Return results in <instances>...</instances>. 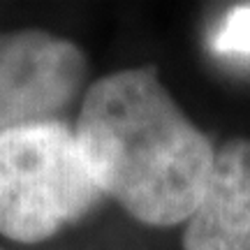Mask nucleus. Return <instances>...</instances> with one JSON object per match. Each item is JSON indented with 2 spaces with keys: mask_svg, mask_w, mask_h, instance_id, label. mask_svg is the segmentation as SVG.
<instances>
[{
  "mask_svg": "<svg viewBox=\"0 0 250 250\" xmlns=\"http://www.w3.org/2000/svg\"><path fill=\"white\" fill-rule=\"evenodd\" d=\"M77 142L100 192L146 225L195 213L215 162L208 139L181 114L153 67L93 83Z\"/></svg>",
  "mask_w": 250,
  "mask_h": 250,
  "instance_id": "f257e3e1",
  "label": "nucleus"
},
{
  "mask_svg": "<svg viewBox=\"0 0 250 250\" xmlns=\"http://www.w3.org/2000/svg\"><path fill=\"white\" fill-rule=\"evenodd\" d=\"M102 195L65 125H23L0 134V234L19 243L54 236Z\"/></svg>",
  "mask_w": 250,
  "mask_h": 250,
  "instance_id": "f03ea898",
  "label": "nucleus"
},
{
  "mask_svg": "<svg viewBox=\"0 0 250 250\" xmlns=\"http://www.w3.org/2000/svg\"><path fill=\"white\" fill-rule=\"evenodd\" d=\"M86 61L72 42L40 30L0 35V134L46 123L77 93Z\"/></svg>",
  "mask_w": 250,
  "mask_h": 250,
  "instance_id": "7ed1b4c3",
  "label": "nucleus"
},
{
  "mask_svg": "<svg viewBox=\"0 0 250 250\" xmlns=\"http://www.w3.org/2000/svg\"><path fill=\"white\" fill-rule=\"evenodd\" d=\"M183 243L186 250H250V142H229L215 155Z\"/></svg>",
  "mask_w": 250,
  "mask_h": 250,
  "instance_id": "20e7f679",
  "label": "nucleus"
},
{
  "mask_svg": "<svg viewBox=\"0 0 250 250\" xmlns=\"http://www.w3.org/2000/svg\"><path fill=\"white\" fill-rule=\"evenodd\" d=\"M211 46L218 54L227 56H250V5L234 7L218 23Z\"/></svg>",
  "mask_w": 250,
  "mask_h": 250,
  "instance_id": "39448f33",
  "label": "nucleus"
}]
</instances>
